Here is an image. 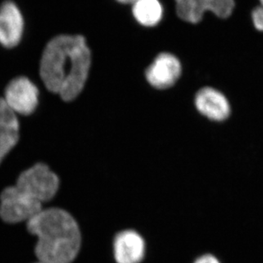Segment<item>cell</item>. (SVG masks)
<instances>
[{
    "label": "cell",
    "instance_id": "7c38bea8",
    "mask_svg": "<svg viewBox=\"0 0 263 263\" xmlns=\"http://www.w3.org/2000/svg\"><path fill=\"white\" fill-rule=\"evenodd\" d=\"M132 5L134 17L144 27H155L163 17V7L159 0H135Z\"/></svg>",
    "mask_w": 263,
    "mask_h": 263
},
{
    "label": "cell",
    "instance_id": "6da1fadb",
    "mask_svg": "<svg viewBox=\"0 0 263 263\" xmlns=\"http://www.w3.org/2000/svg\"><path fill=\"white\" fill-rule=\"evenodd\" d=\"M91 63V51L83 36L61 34L44 49L40 74L48 91L72 101L86 85Z\"/></svg>",
    "mask_w": 263,
    "mask_h": 263
},
{
    "label": "cell",
    "instance_id": "4fadbf2b",
    "mask_svg": "<svg viewBox=\"0 0 263 263\" xmlns=\"http://www.w3.org/2000/svg\"><path fill=\"white\" fill-rule=\"evenodd\" d=\"M260 5L252 11V21L254 26L259 31H263V0H259Z\"/></svg>",
    "mask_w": 263,
    "mask_h": 263
},
{
    "label": "cell",
    "instance_id": "ba28073f",
    "mask_svg": "<svg viewBox=\"0 0 263 263\" xmlns=\"http://www.w3.org/2000/svg\"><path fill=\"white\" fill-rule=\"evenodd\" d=\"M23 13L15 3L5 1L0 5V45L13 48L20 43L24 33Z\"/></svg>",
    "mask_w": 263,
    "mask_h": 263
},
{
    "label": "cell",
    "instance_id": "9a60e30c",
    "mask_svg": "<svg viewBox=\"0 0 263 263\" xmlns=\"http://www.w3.org/2000/svg\"><path fill=\"white\" fill-rule=\"evenodd\" d=\"M117 1L122 4H133L135 0H117Z\"/></svg>",
    "mask_w": 263,
    "mask_h": 263
},
{
    "label": "cell",
    "instance_id": "8fae6325",
    "mask_svg": "<svg viewBox=\"0 0 263 263\" xmlns=\"http://www.w3.org/2000/svg\"><path fill=\"white\" fill-rule=\"evenodd\" d=\"M20 139V123L17 117L0 98V163L17 144Z\"/></svg>",
    "mask_w": 263,
    "mask_h": 263
},
{
    "label": "cell",
    "instance_id": "5b68a950",
    "mask_svg": "<svg viewBox=\"0 0 263 263\" xmlns=\"http://www.w3.org/2000/svg\"><path fill=\"white\" fill-rule=\"evenodd\" d=\"M39 95L35 84L30 79L20 76L8 84L3 99L15 115L29 116L38 106Z\"/></svg>",
    "mask_w": 263,
    "mask_h": 263
},
{
    "label": "cell",
    "instance_id": "3957f363",
    "mask_svg": "<svg viewBox=\"0 0 263 263\" xmlns=\"http://www.w3.org/2000/svg\"><path fill=\"white\" fill-rule=\"evenodd\" d=\"M15 186L31 198L43 204L56 195L59 188L58 175L44 163H37L18 176Z\"/></svg>",
    "mask_w": 263,
    "mask_h": 263
},
{
    "label": "cell",
    "instance_id": "7a4b0ae2",
    "mask_svg": "<svg viewBox=\"0 0 263 263\" xmlns=\"http://www.w3.org/2000/svg\"><path fill=\"white\" fill-rule=\"evenodd\" d=\"M26 228L36 238L33 255L39 262H73L81 250V231L74 218L66 210L43 209L28 220Z\"/></svg>",
    "mask_w": 263,
    "mask_h": 263
},
{
    "label": "cell",
    "instance_id": "52a82bcc",
    "mask_svg": "<svg viewBox=\"0 0 263 263\" xmlns=\"http://www.w3.org/2000/svg\"><path fill=\"white\" fill-rule=\"evenodd\" d=\"M182 66L173 54L162 52L156 57L145 71V77L155 88L167 89L174 86L180 79Z\"/></svg>",
    "mask_w": 263,
    "mask_h": 263
},
{
    "label": "cell",
    "instance_id": "5bb4252c",
    "mask_svg": "<svg viewBox=\"0 0 263 263\" xmlns=\"http://www.w3.org/2000/svg\"><path fill=\"white\" fill-rule=\"evenodd\" d=\"M194 263H220V261L215 256L210 254H205L198 257Z\"/></svg>",
    "mask_w": 263,
    "mask_h": 263
},
{
    "label": "cell",
    "instance_id": "9c48e42d",
    "mask_svg": "<svg viewBox=\"0 0 263 263\" xmlns=\"http://www.w3.org/2000/svg\"><path fill=\"white\" fill-rule=\"evenodd\" d=\"M195 105L199 113L215 122L228 119L231 107L224 94L212 87H204L197 91Z\"/></svg>",
    "mask_w": 263,
    "mask_h": 263
},
{
    "label": "cell",
    "instance_id": "277c9868",
    "mask_svg": "<svg viewBox=\"0 0 263 263\" xmlns=\"http://www.w3.org/2000/svg\"><path fill=\"white\" fill-rule=\"evenodd\" d=\"M42 210L43 204L15 185L5 188L0 195V217L9 224L27 223Z\"/></svg>",
    "mask_w": 263,
    "mask_h": 263
},
{
    "label": "cell",
    "instance_id": "2e32d148",
    "mask_svg": "<svg viewBox=\"0 0 263 263\" xmlns=\"http://www.w3.org/2000/svg\"><path fill=\"white\" fill-rule=\"evenodd\" d=\"M31 263H41V262H39V261H33V262H31Z\"/></svg>",
    "mask_w": 263,
    "mask_h": 263
},
{
    "label": "cell",
    "instance_id": "30bf717a",
    "mask_svg": "<svg viewBox=\"0 0 263 263\" xmlns=\"http://www.w3.org/2000/svg\"><path fill=\"white\" fill-rule=\"evenodd\" d=\"M114 257L117 263L141 262L145 255V242L133 230L118 233L114 239Z\"/></svg>",
    "mask_w": 263,
    "mask_h": 263
},
{
    "label": "cell",
    "instance_id": "8992f818",
    "mask_svg": "<svg viewBox=\"0 0 263 263\" xmlns=\"http://www.w3.org/2000/svg\"><path fill=\"white\" fill-rule=\"evenodd\" d=\"M176 13L181 20L198 23L206 11L228 18L234 9V0H175Z\"/></svg>",
    "mask_w": 263,
    "mask_h": 263
}]
</instances>
